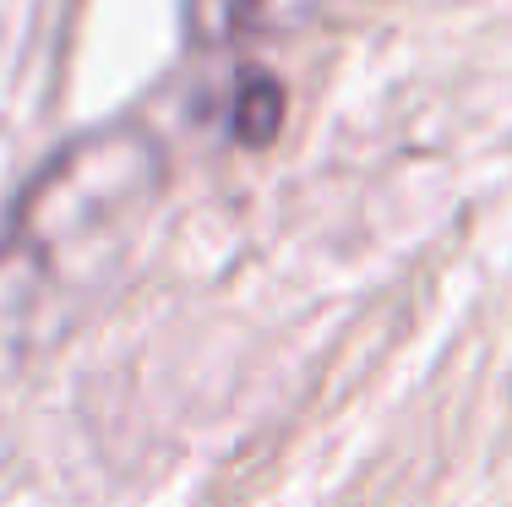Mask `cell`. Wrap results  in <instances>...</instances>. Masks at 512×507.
I'll return each instance as SVG.
<instances>
[{
    "mask_svg": "<svg viewBox=\"0 0 512 507\" xmlns=\"http://www.w3.org/2000/svg\"><path fill=\"white\" fill-rule=\"evenodd\" d=\"M213 33H278L316 11V0H197Z\"/></svg>",
    "mask_w": 512,
    "mask_h": 507,
    "instance_id": "1",
    "label": "cell"
}]
</instances>
